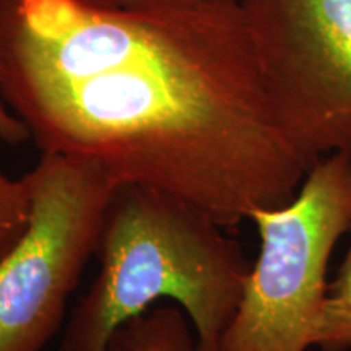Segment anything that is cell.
<instances>
[{"label":"cell","instance_id":"9c48e42d","mask_svg":"<svg viewBox=\"0 0 351 351\" xmlns=\"http://www.w3.org/2000/svg\"><path fill=\"white\" fill-rule=\"evenodd\" d=\"M96 8H114V10H148V8H161L194 3L200 0H73Z\"/></svg>","mask_w":351,"mask_h":351},{"label":"cell","instance_id":"7a4b0ae2","mask_svg":"<svg viewBox=\"0 0 351 351\" xmlns=\"http://www.w3.org/2000/svg\"><path fill=\"white\" fill-rule=\"evenodd\" d=\"M225 230L156 189L117 186L96 244L99 270L57 351H109L117 328L165 300L186 313L202 351H219L252 265Z\"/></svg>","mask_w":351,"mask_h":351},{"label":"cell","instance_id":"5b68a950","mask_svg":"<svg viewBox=\"0 0 351 351\" xmlns=\"http://www.w3.org/2000/svg\"><path fill=\"white\" fill-rule=\"evenodd\" d=\"M285 124L319 161L351 155V0H238Z\"/></svg>","mask_w":351,"mask_h":351},{"label":"cell","instance_id":"8992f818","mask_svg":"<svg viewBox=\"0 0 351 351\" xmlns=\"http://www.w3.org/2000/svg\"><path fill=\"white\" fill-rule=\"evenodd\" d=\"M109 351H202L195 330L178 304L153 306L119 327Z\"/></svg>","mask_w":351,"mask_h":351},{"label":"cell","instance_id":"30bf717a","mask_svg":"<svg viewBox=\"0 0 351 351\" xmlns=\"http://www.w3.org/2000/svg\"><path fill=\"white\" fill-rule=\"evenodd\" d=\"M0 140L8 145H20L32 140L26 125L13 114L0 96Z\"/></svg>","mask_w":351,"mask_h":351},{"label":"cell","instance_id":"ba28073f","mask_svg":"<svg viewBox=\"0 0 351 351\" xmlns=\"http://www.w3.org/2000/svg\"><path fill=\"white\" fill-rule=\"evenodd\" d=\"M33 194L28 176L10 179L0 171V258L20 243L28 231Z\"/></svg>","mask_w":351,"mask_h":351},{"label":"cell","instance_id":"6da1fadb","mask_svg":"<svg viewBox=\"0 0 351 351\" xmlns=\"http://www.w3.org/2000/svg\"><path fill=\"white\" fill-rule=\"evenodd\" d=\"M0 96L41 153L93 161L226 230L288 204L317 163L285 124L238 0H0Z\"/></svg>","mask_w":351,"mask_h":351},{"label":"cell","instance_id":"3957f363","mask_svg":"<svg viewBox=\"0 0 351 351\" xmlns=\"http://www.w3.org/2000/svg\"><path fill=\"white\" fill-rule=\"evenodd\" d=\"M249 219L261 252L219 351H307L327 296L328 261L351 230V155L320 158L288 204Z\"/></svg>","mask_w":351,"mask_h":351},{"label":"cell","instance_id":"52a82bcc","mask_svg":"<svg viewBox=\"0 0 351 351\" xmlns=\"http://www.w3.org/2000/svg\"><path fill=\"white\" fill-rule=\"evenodd\" d=\"M314 346L320 351H348L351 348V239L337 278L328 283Z\"/></svg>","mask_w":351,"mask_h":351},{"label":"cell","instance_id":"277c9868","mask_svg":"<svg viewBox=\"0 0 351 351\" xmlns=\"http://www.w3.org/2000/svg\"><path fill=\"white\" fill-rule=\"evenodd\" d=\"M28 231L0 258V351H43L95 256L116 182L93 161L41 153L28 174Z\"/></svg>","mask_w":351,"mask_h":351}]
</instances>
